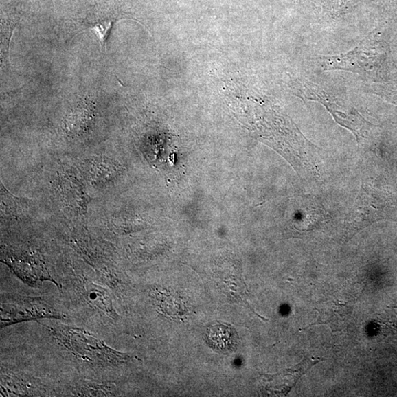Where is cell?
Instances as JSON below:
<instances>
[{
    "mask_svg": "<svg viewBox=\"0 0 397 397\" xmlns=\"http://www.w3.org/2000/svg\"><path fill=\"white\" fill-rule=\"evenodd\" d=\"M92 102L87 100H83L70 114L67 118V126L71 131L79 132L82 128H85L92 120L93 108Z\"/></svg>",
    "mask_w": 397,
    "mask_h": 397,
    "instance_id": "cell-10",
    "label": "cell"
},
{
    "mask_svg": "<svg viewBox=\"0 0 397 397\" xmlns=\"http://www.w3.org/2000/svg\"><path fill=\"white\" fill-rule=\"evenodd\" d=\"M321 361L317 358H306L291 369L273 375H264L266 389L271 394L287 395L302 376Z\"/></svg>",
    "mask_w": 397,
    "mask_h": 397,
    "instance_id": "cell-6",
    "label": "cell"
},
{
    "mask_svg": "<svg viewBox=\"0 0 397 397\" xmlns=\"http://www.w3.org/2000/svg\"><path fill=\"white\" fill-rule=\"evenodd\" d=\"M80 292L88 304L104 315L116 319L118 317L113 306L111 297L109 291L87 280H80Z\"/></svg>",
    "mask_w": 397,
    "mask_h": 397,
    "instance_id": "cell-9",
    "label": "cell"
},
{
    "mask_svg": "<svg viewBox=\"0 0 397 397\" xmlns=\"http://www.w3.org/2000/svg\"><path fill=\"white\" fill-rule=\"evenodd\" d=\"M207 346L218 353L225 354L235 352L239 343L236 329L226 323H216L207 328L205 337Z\"/></svg>",
    "mask_w": 397,
    "mask_h": 397,
    "instance_id": "cell-8",
    "label": "cell"
},
{
    "mask_svg": "<svg viewBox=\"0 0 397 397\" xmlns=\"http://www.w3.org/2000/svg\"><path fill=\"white\" fill-rule=\"evenodd\" d=\"M54 337L61 345L82 361L95 365H116L133 360L128 354L115 350L101 340L82 329L70 326L51 328Z\"/></svg>",
    "mask_w": 397,
    "mask_h": 397,
    "instance_id": "cell-1",
    "label": "cell"
},
{
    "mask_svg": "<svg viewBox=\"0 0 397 397\" xmlns=\"http://www.w3.org/2000/svg\"><path fill=\"white\" fill-rule=\"evenodd\" d=\"M5 262L20 279L31 286H36L45 280L52 281L58 286L51 277L44 262L36 257L12 256L6 259Z\"/></svg>",
    "mask_w": 397,
    "mask_h": 397,
    "instance_id": "cell-7",
    "label": "cell"
},
{
    "mask_svg": "<svg viewBox=\"0 0 397 397\" xmlns=\"http://www.w3.org/2000/svg\"><path fill=\"white\" fill-rule=\"evenodd\" d=\"M110 386L100 383H87L81 384L76 389L78 396H113L115 392Z\"/></svg>",
    "mask_w": 397,
    "mask_h": 397,
    "instance_id": "cell-11",
    "label": "cell"
},
{
    "mask_svg": "<svg viewBox=\"0 0 397 397\" xmlns=\"http://www.w3.org/2000/svg\"><path fill=\"white\" fill-rule=\"evenodd\" d=\"M38 319L65 318L46 301L39 298H12L2 303V328L19 322Z\"/></svg>",
    "mask_w": 397,
    "mask_h": 397,
    "instance_id": "cell-5",
    "label": "cell"
},
{
    "mask_svg": "<svg viewBox=\"0 0 397 397\" xmlns=\"http://www.w3.org/2000/svg\"><path fill=\"white\" fill-rule=\"evenodd\" d=\"M292 89L302 99L316 101L325 106L341 126L350 131L359 142H365L369 137L372 124L350 104L332 96L315 83L306 79L294 80Z\"/></svg>",
    "mask_w": 397,
    "mask_h": 397,
    "instance_id": "cell-2",
    "label": "cell"
},
{
    "mask_svg": "<svg viewBox=\"0 0 397 397\" xmlns=\"http://www.w3.org/2000/svg\"><path fill=\"white\" fill-rule=\"evenodd\" d=\"M385 56L383 44L370 35L347 54L321 57L320 65L324 70L347 71L374 78L378 75Z\"/></svg>",
    "mask_w": 397,
    "mask_h": 397,
    "instance_id": "cell-3",
    "label": "cell"
},
{
    "mask_svg": "<svg viewBox=\"0 0 397 397\" xmlns=\"http://www.w3.org/2000/svg\"><path fill=\"white\" fill-rule=\"evenodd\" d=\"M392 208V198L389 194L370 181L363 182L346 219L348 238H352L372 223L389 218Z\"/></svg>",
    "mask_w": 397,
    "mask_h": 397,
    "instance_id": "cell-4",
    "label": "cell"
}]
</instances>
